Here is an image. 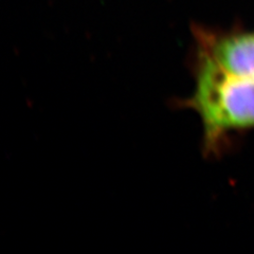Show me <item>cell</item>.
Here are the masks:
<instances>
[{
  "instance_id": "1",
  "label": "cell",
  "mask_w": 254,
  "mask_h": 254,
  "mask_svg": "<svg viewBox=\"0 0 254 254\" xmlns=\"http://www.w3.org/2000/svg\"><path fill=\"white\" fill-rule=\"evenodd\" d=\"M195 86L184 101L200 119L206 153H217L231 134L254 130V79L221 69L196 53Z\"/></svg>"
},
{
  "instance_id": "2",
  "label": "cell",
  "mask_w": 254,
  "mask_h": 254,
  "mask_svg": "<svg viewBox=\"0 0 254 254\" xmlns=\"http://www.w3.org/2000/svg\"><path fill=\"white\" fill-rule=\"evenodd\" d=\"M198 54L228 72L254 79V31H230L195 27Z\"/></svg>"
}]
</instances>
